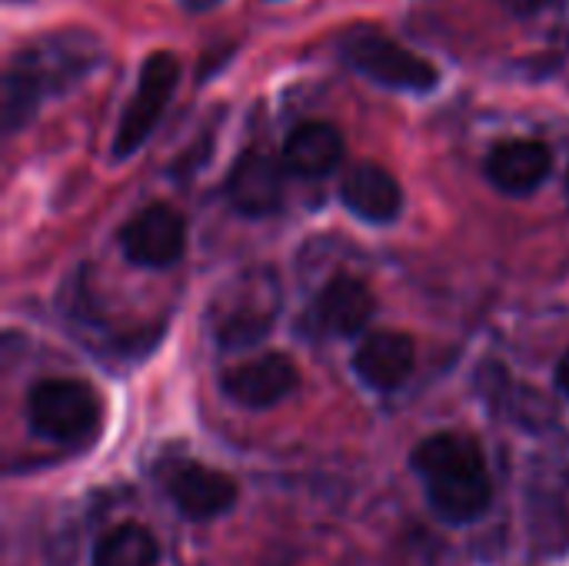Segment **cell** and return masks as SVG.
I'll list each match as a JSON object with an SVG mask.
<instances>
[{"mask_svg":"<svg viewBox=\"0 0 569 566\" xmlns=\"http://www.w3.org/2000/svg\"><path fill=\"white\" fill-rule=\"evenodd\" d=\"M410 467L423 484L430 510L453 527H467L490 510L493 477L487 457L473 437L433 434L410 454Z\"/></svg>","mask_w":569,"mask_h":566,"instance_id":"6da1fadb","label":"cell"},{"mask_svg":"<svg viewBox=\"0 0 569 566\" xmlns=\"http://www.w3.org/2000/svg\"><path fill=\"white\" fill-rule=\"evenodd\" d=\"M280 280L270 267L247 270L233 277L210 304L213 337L223 350H250L257 347L280 314Z\"/></svg>","mask_w":569,"mask_h":566,"instance_id":"7a4b0ae2","label":"cell"},{"mask_svg":"<svg viewBox=\"0 0 569 566\" xmlns=\"http://www.w3.org/2000/svg\"><path fill=\"white\" fill-rule=\"evenodd\" d=\"M27 420L33 434L63 447H77L97 437L103 404L100 394L83 380H40L27 394Z\"/></svg>","mask_w":569,"mask_h":566,"instance_id":"3957f363","label":"cell"},{"mask_svg":"<svg viewBox=\"0 0 569 566\" xmlns=\"http://www.w3.org/2000/svg\"><path fill=\"white\" fill-rule=\"evenodd\" d=\"M340 57L367 80L387 87V90H407V93H427L437 87L440 73L437 67L413 53L410 47L397 43L377 27H353L340 37Z\"/></svg>","mask_w":569,"mask_h":566,"instance_id":"277c9868","label":"cell"},{"mask_svg":"<svg viewBox=\"0 0 569 566\" xmlns=\"http://www.w3.org/2000/svg\"><path fill=\"white\" fill-rule=\"evenodd\" d=\"M100 57H103L100 40L87 30L70 27L23 43L10 57V67H17L27 80H33V87L47 97L50 90L53 93L67 90L70 83L87 77L100 63Z\"/></svg>","mask_w":569,"mask_h":566,"instance_id":"5b68a950","label":"cell"},{"mask_svg":"<svg viewBox=\"0 0 569 566\" xmlns=\"http://www.w3.org/2000/svg\"><path fill=\"white\" fill-rule=\"evenodd\" d=\"M177 77H180V63L173 53L157 50L143 60L137 87H133V93L120 113L117 133H113V157L117 160L137 153L147 143V137L153 133V127L160 123V117L173 97Z\"/></svg>","mask_w":569,"mask_h":566,"instance_id":"8992f818","label":"cell"},{"mask_svg":"<svg viewBox=\"0 0 569 566\" xmlns=\"http://www.w3.org/2000/svg\"><path fill=\"white\" fill-rule=\"evenodd\" d=\"M120 247L130 264L147 270H163L177 264L187 250V224L167 203H150L120 230Z\"/></svg>","mask_w":569,"mask_h":566,"instance_id":"52a82bcc","label":"cell"},{"mask_svg":"<svg viewBox=\"0 0 569 566\" xmlns=\"http://www.w3.org/2000/svg\"><path fill=\"white\" fill-rule=\"evenodd\" d=\"M297 384H300V374H297L293 360L283 354L253 357L240 367H230L220 377V390L247 410L277 407L283 397H290L297 390Z\"/></svg>","mask_w":569,"mask_h":566,"instance_id":"ba28073f","label":"cell"},{"mask_svg":"<svg viewBox=\"0 0 569 566\" xmlns=\"http://www.w3.org/2000/svg\"><path fill=\"white\" fill-rule=\"evenodd\" d=\"M550 170H553V153L543 140L533 137L503 140L483 160L487 180L507 197H530L547 183Z\"/></svg>","mask_w":569,"mask_h":566,"instance_id":"9c48e42d","label":"cell"},{"mask_svg":"<svg viewBox=\"0 0 569 566\" xmlns=\"http://www.w3.org/2000/svg\"><path fill=\"white\" fill-rule=\"evenodd\" d=\"M227 200L243 217H270L283 203V173L267 150H243L227 173Z\"/></svg>","mask_w":569,"mask_h":566,"instance_id":"30bf717a","label":"cell"},{"mask_svg":"<svg viewBox=\"0 0 569 566\" xmlns=\"http://www.w3.org/2000/svg\"><path fill=\"white\" fill-rule=\"evenodd\" d=\"M167 494H170L180 517H187L193 524H207V520L230 514L240 490H237L230 474L210 470L200 464H187L167 477Z\"/></svg>","mask_w":569,"mask_h":566,"instance_id":"8fae6325","label":"cell"},{"mask_svg":"<svg viewBox=\"0 0 569 566\" xmlns=\"http://www.w3.org/2000/svg\"><path fill=\"white\" fill-rule=\"evenodd\" d=\"M417 367V344L407 334L397 330H377L370 334L357 354H353V374L363 387L390 394L400 390Z\"/></svg>","mask_w":569,"mask_h":566,"instance_id":"7c38bea8","label":"cell"},{"mask_svg":"<svg viewBox=\"0 0 569 566\" xmlns=\"http://www.w3.org/2000/svg\"><path fill=\"white\" fill-rule=\"evenodd\" d=\"M343 207L367 224H393L403 210V187L380 163H353L340 183Z\"/></svg>","mask_w":569,"mask_h":566,"instance_id":"4fadbf2b","label":"cell"},{"mask_svg":"<svg viewBox=\"0 0 569 566\" xmlns=\"http://www.w3.org/2000/svg\"><path fill=\"white\" fill-rule=\"evenodd\" d=\"M377 310L373 290L357 277H333L313 300V324L327 337H353L360 334Z\"/></svg>","mask_w":569,"mask_h":566,"instance_id":"5bb4252c","label":"cell"},{"mask_svg":"<svg viewBox=\"0 0 569 566\" xmlns=\"http://www.w3.org/2000/svg\"><path fill=\"white\" fill-rule=\"evenodd\" d=\"M343 153H347V143L333 123L307 120L290 130L287 143H283V167L293 170L297 177L317 180V177L333 173L343 163Z\"/></svg>","mask_w":569,"mask_h":566,"instance_id":"9a60e30c","label":"cell"},{"mask_svg":"<svg viewBox=\"0 0 569 566\" xmlns=\"http://www.w3.org/2000/svg\"><path fill=\"white\" fill-rule=\"evenodd\" d=\"M157 560H160V550L147 527L117 524L97 540L90 566H157Z\"/></svg>","mask_w":569,"mask_h":566,"instance_id":"2e32d148","label":"cell"},{"mask_svg":"<svg viewBox=\"0 0 569 566\" xmlns=\"http://www.w3.org/2000/svg\"><path fill=\"white\" fill-rule=\"evenodd\" d=\"M40 100H43V93L33 87V80H27L17 67L7 63V73H3V123H7V130H20L37 113Z\"/></svg>","mask_w":569,"mask_h":566,"instance_id":"e0dca14e","label":"cell"},{"mask_svg":"<svg viewBox=\"0 0 569 566\" xmlns=\"http://www.w3.org/2000/svg\"><path fill=\"white\" fill-rule=\"evenodd\" d=\"M557 3H563V0H500V7H503L507 13H513L517 20H533V17H540V13L553 10Z\"/></svg>","mask_w":569,"mask_h":566,"instance_id":"ac0fdd59","label":"cell"},{"mask_svg":"<svg viewBox=\"0 0 569 566\" xmlns=\"http://www.w3.org/2000/svg\"><path fill=\"white\" fill-rule=\"evenodd\" d=\"M557 387H560V394L569 397V350L560 357V364H557Z\"/></svg>","mask_w":569,"mask_h":566,"instance_id":"d6986e66","label":"cell"},{"mask_svg":"<svg viewBox=\"0 0 569 566\" xmlns=\"http://www.w3.org/2000/svg\"><path fill=\"white\" fill-rule=\"evenodd\" d=\"M190 13H207V10H213V7H220L223 0H180Z\"/></svg>","mask_w":569,"mask_h":566,"instance_id":"ffe728a7","label":"cell"}]
</instances>
